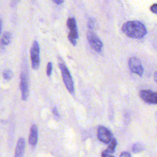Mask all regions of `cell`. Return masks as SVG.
I'll return each instance as SVG.
<instances>
[{"instance_id":"21","label":"cell","mask_w":157,"mask_h":157,"mask_svg":"<svg viewBox=\"0 0 157 157\" xmlns=\"http://www.w3.org/2000/svg\"><path fill=\"white\" fill-rule=\"evenodd\" d=\"M53 115L56 117H57V118H59V113H58V110H57V109H56V107H54L53 108Z\"/></svg>"},{"instance_id":"7","label":"cell","mask_w":157,"mask_h":157,"mask_svg":"<svg viewBox=\"0 0 157 157\" xmlns=\"http://www.w3.org/2000/svg\"><path fill=\"white\" fill-rule=\"evenodd\" d=\"M20 88L21 93V99L23 101H26L29 95L28 80L26 73L21 72L20 75Z\"/></svg>"},{"instance_id":"15","label":"cell","mask_w":157,"mask_h":157,"mask_svg":"<svg viewBox=\"0 0 157 157\" xmlns=\"http://www.w3.org/2000/svg\"><path fill=\"white\" fill-rule=\"evenodd\" d=\"M2 75L4 79L9 80L13 77V72L10 69H6L2 73Z\"/></svg>"},{"instance_id":"16","label":"cell","mask_w":157,"mask_h":157,"mask_svg":"<svg viewBox=\"0 0 157 157\" xmlns=\"http://www.w3.org/2000/svg\"><path fill=\"white\" fill-rule=\"evenodd\" d=\"M52 71V63L51 62L48 63L47 66V76H50Z\"/></svg>"},{"instance_id":"23","label":"cell","mask_w":157,"mask_h":157,"mask_svg":"<svg viewBox=\"0 0 157 157\" xmlns=\"http://www.w3.org/2000/svg\"><path fill=\"white\" fill-rule=\"evenodd\" d=\"M1 31H2V20L0 18V35L1 34Z\"/></svg>"},{"instance_id":"9","label":"cell","mask_w":157,"mask_h":157,"mask_svg":"<svg viewBox=\"0 0 157 157\" xmlns=\"http://www.w3.org/2000/svg\"><path fill=\"white\" fill-rule=\"evenodd\" d=\"M67 26L69 29L70 31L68 34V37L72 38L73 39H77L78 37V33L77 30V26L76 24V21L74 17L68 18L67 21Z\"/></svg>"},{"instance_id":"12","label":"cell","mask_w":157,"mask_h":157,"mask_svg":"<svg viewBox=\"0 0 157 157\" xmlns=\"http://www.w3.org/2000/svg\"><path fill=\"white\" fill-rule=\"evenodd\" d=\"M12 40V34L9 32H5L1 40V44L2 45H9Z\"/></svg>"},{"instance_id":"2","label":"cell","mask_w":157,"mask_h":157,"mask_svg":"<svg viewBox=\"0 0 157 157\" xmlns=\"http://www.w3.org/2000/svg\"><path fill=\"white\" fill-rule=\"evenodd\" d=\"M59 67L61 69L63 80L66 88L70 93H73L74 92V82L67 67L64 63H59Z\"/></svg>"},{"instance_id":"3","label":"cell","mask_w":157,"mask_h":157,"mask_svg":"<svg viewBox=\"0 0 157 157\" xmlns=\"http://www.w3.org/2000/svg\"><path fill=\"white\" fill-rule=\"evenodd\" d=\"M30 53L32 68L34 70H36L38 69L40 64V49L39 44L36 40H34L33 42Z\"/></svg>"},{"instance_id":"20","label":"cell","mask_w":157,"mask_h":157,"mask_svg":"<svg viewBox=\"0 0 157 157\" xmlns=\"http://www.w3.org/2000/svg\"><path fill=\"white\" fill-rule=\"evenodd\" d=\"M120 157H131V155L129 152L123 151L121 153Z\"/></svg>"},{"instance_id":"11","label":"cell","mask_w":157,"mask_h":157,"mask_svg":"<svg viewBox=\"0 0 157 157\" xmlns=\"http://www.w3.org/2000/svg\"><path fill=\"white\" fill-rule=\"evenodd\" d=\"M25 148V140L21 137L18 140L15 150L14 157H23Z\"/></svg>"},{"instance_id":"19","label":"cell","mask_w":157,"mask_h":157,"mask_svg":"<svg viewBox=\"0 0 157 157\" xmlns=\"http://www.w3.org/2000/svg\"><path fill=\"white\" fill-rule=\"evenodd\" d=\"M150 10L151 11L154 13H157V4H154L153 5H152L150 7Z\"/></svg>"},{"instance_id":"18","label":"cell","mask_w":157,"mask_h":157,"mask_svg":"<svg viewBox=\"0 0 157 157\" xmlns=\"http://www.w3.org/2000/svg\"><path fill=\"white\" fill-rule=\"evenodd\" d=\"M94 20L93 19H90L88 23V26L89 28L90 29H93L94 28Z\"/></svg>"},{"instance_id":"22","label":"cell","mask_w":157,"mask_h":157,"mask_svg":"<svg viewBox=\"0 0 157 157\" xmlns=\"http://www.w3.org/2000/svg\"><path fill=\"white\" fill-rule=\"evenodd\" d=\"M53 2L57 4H62L64 1L62 0H53Z\"/></svg>"},{"instance_id":"5","label":"cell","mask_w":157,"mask_h":157,"mask_svg":"<svg viewBox=\"0 0 157 157\" xmlns=\"http://www.w3.org/2000/svg\"><path fill=\"white\" fill-rule=\"evenodd\" d=\"M128 65L130 70L132 72L139 75L140 77L142 76L144 73V68L141 64L140 60L139 58L137 57H131L129 59Z\"/></svg>"},{"instance_id":"17","label":"cell","mask_w":157,"mask_h":157,"mask_svg":"<svg viewBox=\"0 0 157 157\" xmlns=\"http://www.w3.org/2000/svg\"><path fill=\"white\" fill-rule=\"evenodd\" d=\"M102 157H115L113 155L108 153L106 150H104L102 153Z\"/></svg>"},{"instance_id":"14","label":"cell","mask_w":157,"mask_h":157,"mask_svg":"<svg viewBox=\"0 0 157 157\" xmlns=\"http://www.w3.org/2000/svg\"><path fill=\"white\" fill-rule=\"evenodd\" d=\"M144 150V145L140 142H136L132 146V151L135 153H140Z\"/></svg>"},{"instance_id":"4","label":"cell","mask_w":157,"mask_h":157,"mask_svg":"<svg viewBox=\"0 0 157 157\" xmlns=\"http://www.w3.org/2000/svg\"><path fill=\"white\" fill-rule=\"evenodd\" d=\"M86 37L90 46L97 52H101L102 48V43L99 37L92 31H88Z\"/></svg>"},{"instance_id":"8","label":"cell","mask_w":157,"mask_h":157,"mask_svg":"<svg viewBox=\"0 0 157 157\" xmlns=\"http://www.w3.org/2000/svg\"><path fill=\"white\" fill-rule=\"evenodd\" d=\"M140 98L147 103L156 104L157 103V94L150 90H142L139 93Z\"/></svg>"},{"instance_id":"10","label":"cell","mask_w":157,"mask_h":157,"mask_svg":"<svg viewBox=\"0 0 157 157\" xmlns=\"http://www.w3.org/2000/svg\"><path fill=\"white\" fill-rule=\"evenodd\" d=\"M38 140V129L36 124H33L30 128V133L29 136L28 142L29 145L34 147Z\"/></svg>"},{"instance_id":"24","label":"cell","mask_w":157,"mask_h":157,"mask_svg":"<svg viewBox=\"0 0 157 157\" xmlns=\"http://www.w3.org/2000/svg\"><path fill=\"white\" fill-rule=\"evenodd\" d=\"M156 75H157V73H156V72H155L154 74V79L156 82Z\"/></svg>"},{"instance_id":"6","label":"cell","mask_w":157,"mask_h":157,"mask_svg":"<svg viewBox=\"0 0 157 157\" xmlns=\"http://www.w3.org/2000/svg\"><path fill=\"white\" fill-rule=\"evenodd\" d=\"M97 137L100 141L108 144L113 139V134L109 129L104 126H100L98 129Z\"/></svg>"},{"instance_id":"13","label":"cell","mask_w":157,"mask_h":157,"mask_svg":"<svg viewBox=\"0 0 157 157\" xmlns=\"http://www.w3.org/2000/svg\"><path fill=\"white\" fill-rule=\"evenodd\" d=\"M117 145V141L116 140V139L113 138L111 140V141L109 142V145L107 147V148L105 150L108 153L112 154L115 152V149H116V147Z\"/></svg>"},{"instance_id":"1","label":"cell","mask_w":157,"mask_h":157,"mask_svg":"<svg viewBox=\"0 0 157 157\" xmlns=\"http://www.w3.org/2000/svg\"><path fill=\"white\" fill-rule=\"evenodd\" d=\"M121 29L127 36L134 39L142 38L147 33L144 25L139 21H128L123 25Z\"/></svg>"}]
</instances>
